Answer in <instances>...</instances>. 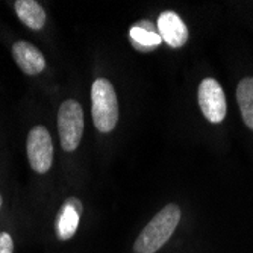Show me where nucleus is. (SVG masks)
Returning <instances> with one entry per match:
<instances>
[{
	"label": "nucleus",
	"mask_w": 253,
	"mask_h": 253,
	"mask_svg": "<svg viewBox=\"0 0 253 253\" xmlns=\"http://www.w3.org/2000/svg\"><path fill=\"white\" fill-rule=\"evenodd\" d=\"M89 114L93 126L100 136H108L117 129L120 106L117 89L106 76H96L89 86Z\"/></svg>",
	"instance_id": "5"
},
{
	"label": "nucleus",
	"mask_w": 253,
	"mask_h": 253,
	"mask_svg": "<svg viewBox=\"0 0 253 253\" xmlns=\"http://www.w3.org/2000/svg\"><path fill=\"white\" fill-rule=\"evenodd\" d=\"M182 220V206L176 202L166 203L138 232L130 253H164L179 234Z\"/></svg>",
	"instance_id": "4"
},
{
	"label": "nucleus",
	"mask_w": 253,
	"mask_h": 253,
	"mask_svg": "<svg viewBox=\"0 0 253 253\" xmlns=\"http://www.w3.org/2000/svg\"><path fill=\"white\" fill-rule=\"evenodd\" d=\"M130 38L132 42L141 50H152L163 42L158 31H153V26L147 21H141L130 28Z\"/></svg>",
	"instance_id": "12"
},
{
	"label": "nucleus",
	"mask_w": 253,
	"mask_h": 253,
	"mask_svg": "<svg viewBox=\"0 0 253 253\" xmlns=\"http://www.w3.org/2000/svg\"><path fill=\"white\" fill-rule=\"evenodd\" d=\"M81 179H62L37 210L29 211L32 234L53 253H68L84 237L88 206L78 190Z\"/></svg>",
	"instance_id": "1"
},
{
	"label": "nucleus",
	"mask_w": 253,
	"mask_h": 253,
	"mask_svg": "<svg viewBox=\"0 0 253 253\" xmlns=\"http://www.w3.org/2000/svg\"><path fill=\"white\" fill-rule=\"evenodd\" d=\"M53 129L58 141L64 179H79V161L85 140L86 120L81 97L68 88L55 99Z\"/></svg>",
	"instance_id": "3"
},
{
	"label": "nucleus",
	"mask_w": 253,
	"mask_h": 253,
	"mask_svg": "<svg viewBox=\"0 0 253 253\" xmlns=\"http://www.w3.org/2000/svg\"><path fill=\"white\" fill-rule=\"evenodd\" d=\"M197 105L203 117L212 125H218L226 119L227 103L220 82L214 78H205L197 88Z\"/></svg>",
	"instance_id": "8"
},
{
	"label": "nucleus",
	"mask_w": 253,
	"mask_h": 253,
	"mask_svg": "<svg viewBox=\"0 0 253 253\" xmlns=\"http://www.w3.org/2000/svg\"><path fill=\"white\" fill-rule=\"evenodd\" d=\"M31 234L29 210L17 199L11 211L0 221V253H17L20 244Z\"/></svg>",
	"instance_id": "7"
},
{
	"label": "nucleus",
	"mask_w": 253,
	"mask_h": 253,
	"mask_svg": "<svg viewBox=\"0 0 253 253\" xmlns=\"http://www.w3.org/2000/svg\"><path fill=\"white\" fill-rule=\"evenodd\" d=\"M158 34L171 49H182L188 42L190 31L187 23L174 11H163L156 21Z\"/></svg>",
	"instance_id": "10"
},
{
	"label": "nucleus",
	"mask_w": 253,
	"mask_h": 253,
	"mask_svg": "<svg viewBox=\"0 0 253 253\" xmlns=\"http://www.w3.org/2000/svg\"><path fill=\"white\" fill-rule=\"evenodd\" d=\"M5 174L6 173L3 171L2 167H0V221H2L3 217L11 211V208L17 200L12 193V187L9 185V182Z\"/></svg>",
	"instance_id": "13"
},
{
	"label": "nucleus",
	"mask_w": 253,
	"mask_h": 253,
	"mask_svg": "<svg viewBox=\"0 0 253 253\" xmlns=\"http://www.w3.org/2000/svg\"><path fill=\"white\" fill-rule=\"evenodd\" d=\"M6 44L14 64L23 75L42 84H50L52 68L38 45L18 37H8Z\"/></svg>",
	"instance_id": "6"
},
{
	"label": "nucleus",
	"mask_w": 253,
	"mask_h": 253,
	"mask_svg": "<svg viewBox=\"0 0 253 253\" xmlns=\"http://www.w3.org/2000/svg\"><path fill=\"white\" fill-rule=\"evenodd\" d=\"M32 111L25 127V155L32 179L29 211L37 210L62 182V166L53 125Z\"/></svg>",
	"instance_id": "2"
},
{
	"label": "nucleus",
	"mask_w": 253,
	"mask_h": 253,
	"mask_svg": "<svg viewBox=\"0 0 253 253\" xmlns=\"http://www.w3.org/2000/svg\"><path fill=\"white\" fill-rule=\"evenodd\" d=\"M9 6L17 20L32 34L45 35L50 31V17L47 8L37 0H14Z\"/></svg>",
	"instance_id": "9"
},
{
	"label": "nucleus",
	"mask_w": 253,
	"mask_h": 253,
	"mask_svg": "<svg viewBox=\"0 0 253 253\" xmlns=\"http://www.w3.org/2000/svg\"><path fill=\"white\" fill-rule=\"evenodd\" d=\"M237 103L244 125L253 130V76L243 78L237 86Z\"/></svg>",
	"instance_id": "11"
}]
</instances>
